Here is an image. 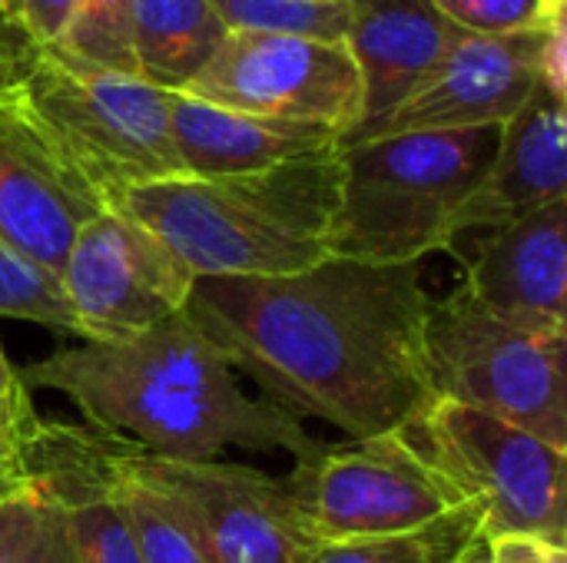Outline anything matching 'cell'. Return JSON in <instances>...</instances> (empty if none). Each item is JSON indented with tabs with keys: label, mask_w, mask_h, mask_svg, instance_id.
Listing matches in <instances>:
<instances>
[{
	"label": "cell",
	"mask_w": 567,
	"mask_h": 563,
	"mask_svg": "<svg viewBox=\"0 0 567 563\" xmlns=\"http://www.w3.org/2000/svg\"><path fill=\"white\" fill-rule=\"evenodd\" d=\"M429 309L419 265L326 259L279 279H196L183 312L266 402L365 441L402 431L435 398Z\"/></svg>",
	"instance_id": "cell-1"
},
{
	"label": "cell",
	"mask_w": 567,
	"mask_h": 563,
	"mask_svg": "<svg viewBox=\"0 0 567 563\" xmlns=\"http://www.w3.org/2000/svg\"><path fill=\"white\" fill-rule=\"evenodd\" d=\"M20 382L60 392L90 431L156 458L213 461L223 448H243L309 465L326 451L302 421L249 398L186 312L130 338L56 348L20 372Z\"/></svg>",
	"instance_id": "cell-2"
},
{
	"label": "cell",
	"mask_w": 567,
	"mask_h": 563,
	"mask_svg": "<svg viewBox=\"0 0 567 563\" xmlns=\"http://www.w3.org/2000/svg\"><path fill=\"white\" fill-rule=\"evenodd\" d=\"M339 149L236 176H173L120 199L193 279H279L332 259Z\"/></svg>",
	"instance_id": "cell-3"
},
{
	"label": "cell",
	"mask_w": 567,
	"mask_h": 563,
	"mask_svg": "<svg viewBox=\"0 0 567 563\" xmlns=\"http://www.w3.org/2000/svg\"><path fill=\"white\" fill-rule=\"evenodd\" d=\"M502 126L392 133L339 146L332 259L419 265L449 252L458 209L492 166Z\"/></svg>",
	"instance_id": "cell-4"
},
{
	"label": "cell",
	"mask_w": 567,
	"mask_h": 563,
	"mask_svg": "<svg viewBox=\"0 0 567 563\" xmlns=\"http://www.w3.org/2000/svg\"><path fill=\"white\" fill-rule=\"evenodd\" d=\"M63 163L106 209L140 186L183 176L169 136V93L53 46L10 80Z\"/></svg>",
	"instance_id": "cell-5"
},
{
	"label": "cell",
	"mask_w": 567,
	"mask_h": 563,
	"mask_svg": "<svg viewBox=\"0 0 567 563\" xmlns=\"http://www.w3.org/2000/svg\"><path fill=\"white\" fill-rule=\"evenodd\" d=\"M567 332L508 322L465 285L432 302L425 372L435 398L502 418L567 451Z\"/></svg>",
	"instance_id": "cell-6"
},
{
	"label": "cell",
	"mask_w": 567,
	"mask_h": 563,
	"mask_svg": "<svg viewBox=\"0 0 567 563\" xmlns=\"http://www.w3.org/2000/svg\"><path fill=\"white\" fill-rule=\"evenodd\" d=\"M402 435L465 501L482 504L485 538L535 534L567 548V451L449 398H432Z\"/></svg>",
	"instance_id": "cell-7"
},
{
	"label": "cell",
	"mask_w": 567,
	"mask_h": 563,
	"mask_svg": "<svg viewBox=\"0 0 567 563\" xmlns=\"http://www.w3.org/2000/svg\"><path fill=\"white\" fill-rule=\"evenodd\" d=\"M183 93L249 116L326 126L342 139L362 123V76L346 40L233 30Z\"/></svg>",
	"instance_id": "cell-8"
},
{
	"label": "cell",
	"mask_w": 567,
	"mask_h": 563,
	"mask_svg": "<svg viewBox=\"0 0 567 563\" xmlns=\"http://www.w3.org/2000/svg\"><path fill=\"white\" fill-rule=\"evenodd\" d=\"M282 484L319 544L412 531L465 504L402 431L326 448Z\"/></svg>",
	"instance_id": "cell-9"
},
{
	"label": "cell",
	"mask_w": 567,
	"mask_h": 563,
	"mask_svg": "<svg viewBox=\"0 0 567 563\" xmlns=\"http://www.w3.org/2000/svg\"><path fill=\"white\" fill-rule=\"evenodd\" d=\"M80 342H116L179 315L193 272L136 219L103 209L80 226L60 272Z\"/></svg>",
	"instance_id": "cell-10"
},
{
	"label": "cell",
	"mask_w": 567,
	"mask_h": 563,
	"mask_svg": "<svg viewBox=\"0 0 567 563\" xmlns=\"http://www.w3.org/2000/svg\"><path fill=\"white\" fill-rule=\"evenodd\" d=\"M133 461L193 511L216 563H309L319 541L289 491L266 471L229 461H173L126 445Z\"/></svg>",
	"instance_id": "cell-11"
},
{
	"label": "cell",
	"mask_w": 567,
	"mask_h": 563,
	"mask_svg": "<svg viewBox=\"0 0 567 563\" xmlns=\"http://www.w3.org/2000/svg\"><path fill=\"white\" fill-rule=\"evenodd\" d=\"M103 209L40 133L20 93L0 83V239L56 275L80 226Z\"/></svg>",
	"instance_id": "cell-12"
},
{
	"label": "cell",
	"mask_w": 567,
	"mask_h": 563,
	"mask_svg": "<svg viewBox=\"0 0 567 563\" xmlns=\"http://www.w3.org/2000/svg\"><path fill=\"white\" fill-rule=\"evenodd\" d=\"M545 30L515 37H482L458 30L422 86L362 139L508 123L538 86V46Z\"/></svg>",
	"instance_id": "cell-13"
},
{
	"label": "cell",
	"mask_w": 567,
	"mask_h": 563,
	"mask_svg": "<svg viewBox=\"0 0 567 563\" xmlns=\"http://www.w3.org/2000/svg\"><path fill=\"white\" fill-rule=\"evenodd\" d=\"M462 285L508 322L567 332V199L478 232L465 252Z\"/></svg>",
	"instance_id": "cell-14"
},
{
	"label": "cell",
	"mask_w": 567,
	"mask_h": 563,
	"mask_svg": "<svg viewBox=\"0 0 567 563\" xmlns=\"http://www.w3.org/2000/svg\"><path fill=\"white\" fill-rule=\"evenodd\" d=\"M558 199H567V110L561 96L535 86L525 106L502 123L492 166L458 209L452 246L505 229Z\"/></svg>",
	"instance_id": "cell-15"
},
{
	"label": "cell",
	"mask_w": 567,
	"mask_h": 563,
	"mask_svg": "<svg viewBox=\"0 0 567 563\" xmlns=\"http://www.w3.org/2000/svg\"><path fill=\"white\" fill-rule=\"evenodd\" d=\"M346 46L362 76V123L342 139H362L439 66L458 27L432 0H346Z\"/></svg>",
	"instance_id": "cell-16"
},
{
	"label": "cell",
	"mask_w": 567,
	"mask_h": 563,
	"mask_svg": "<svg viewBox=\"0 0 567 563\" xmlns=\"http://www.w3.org/2000/svg\"><path fill=\"white\" fill-rule=\"evenodd\" d=\"M27 461L56 491L66 511L76 563H143L116 498L103 435L37 418Z\"/></svg>",
	"instance_id": "cell-17"
},
{
	"label": "cell",
	"mask_w": 567,
	"mask_h": 563,
	"mask_svg": "<svg viewBox=\"0 0 567 563\" xmlns=\"http://www.w3.org/2000/svg\"><path fill=\"white\" fill-rule=\"evenodd\" d=\"M169 136L183 176L259 173L292 159L336 153L342 143V136L326 126L249 116L186 93H169Z\"/></svg>",
	"instance_id": "cell-18"
},
{
	"label": "cell",
	"mask_w": 567,
	"mask_h": 563,
	"mask_svg": "<svg viewBox=\"0 0 567 563\" xmlns=\"http://www.w3.org/2000/svg\"><path fill=\"white\" fill-rule=\"evenodd\" d=\"M229 27L209 0H133L130 56L143 83L183 93L216 56Z\"/></svg>",
	"instance_id": "cell-19"
},
{
	"label": "cell",
	"mask_w": 567,
	"mask_h": 563,
	"mask_svg": "<svg viewBox=\"0 0 567 563\" xmlns=\"http://www.w3.org/2000/svg\"><path fill=\"white\" fill-rule=\"evenodd\" d=\"M120 508L143 563H216L193 511L179 494L153 481L130 455L126 441L106 438Z\"/></svg>",
	"instance_id": "cell-20"
},
{
	"label": "cell",
	"mask_w": 567,
	"mask_h": 563,
	"mask_svg": "<svg viewBox=\"0 0 567 563\" xmlns=\"http://www.w3.org/2000/svg\"><path fill=\"white\" fill-rule=\"evenodd\" d=\"M482 504L465 501L412 531L326 541L316 548L309 563H449L482 534Z\"/></svg>",
	"instance_id": "cell-21"
},
{
	"label": "cell",
	"mask_w": 567,
	"mask_h": 563,
	"mask_svg": "<svg viewBox=\"0 0 567 563\" xmlns=\"http://www.w3.org/2000/svg\"><path fill=\"white\" fill-rule=\"evenodd\" d=\"M0 563H76L66 511L30 468V484L0 504Z\"/></svg>",
	"instance_id": "cell-22"
},
{
	"label": "cell",
	"mask_w": 567,
	"mask_h": 563,
	"mask_svg": "<svg viewBox=\"0 0 567 563\" xmlns=\"http://www.w3.org/2000/svg\"><path fill=\"white\" fill-rule=\"evenodd\" d=\"M219 20L252 33H302L319 40H346V0H209Z\"/></svg>",
	"instance_id": "cell-23"
},
{
	"label": "cell",
	"mask_w": 567,
	"mask_h": 563,
	"mask_svg": "<svg viewBox=\"0 0 567 563\" xmlns=\"http://www.w3.org/2000/svg\"><path fill=\"white\" fill-rule=\"evenodd\" d=\"M0 319H20L80 338L60 279L50 269L10 249L3 239H0Z\"/></svg>",
	"instance_id": "cell-24"
},
{
	"label": "cell",
	"mask_w": 567,
	"mask_h": 563,
	"mask_svg": "<svg viewBox=\"0 0 567 563\" xmlns=\"http://www.w3.org/2000/svg\"><path fill=\"white\" fill-rule=\"evenodd\" d=\"M76 0H0V83H10L27 60L63 43Z\"/></svg>",
	"instance_id": "cell-25"
},
{
	"label": "cell",
	"mask_w": 567,
	"mask_h": 563,
	"mask_svg": "<svg viewBox=\"0 0 567 563\" xmlns=\"http://www.w3.org/2000/svg\"><path fill=\"white\" fill-rule=\"evenodd\" d=\"M130 3L133 0H76L60 50L103 70L136 76L130 56Z\"/></svg>",
	"instance_id": "cell-26"
},
{
	"label": "cell",
	"mask_w": 567,
	"mask_h": 563,
	"mask_svg": "<svg viewBox=\"0 0 567 563\" xmlns=\"http://www.w3.org/2000/svg\"><path fill=\"white\" fill-rule=\"evenodd\" d=\"M435 10L465 33L515 37L538 33L567 17V0H432Z\"/></svg>",
	"instance_id": "cell-27"
},
{
	"label": "cell",
	"mask_w": 567,
	"mask_h": 563,
	"mask_svg": "<svg viewBox=\"0 0 567 563\" xmlns=\"http://www.w3.org/2000/svg\"><path fill=\"white\" fill-rule=\"evenodd\" d=\"M33 421H37V411H27L23 418L0 425V504L30 484L27 441H30Z\"/></svg>",
	"instance_id": "cell-28"
},
{
	"label": "cell",
	"mask_w": 567,
	"mask_h": 563,
	"mask_svg": "<svg viewBox=\"0 0 567 563\" xmlns=\"http://www.w3.org/2000/svg\"><path fill=\"white\" fill-rule=\"evenodd\" d=\"M492 563H567V548L535 534H498L488 538Z\"/></svg>",
	"instance_id": "cell-29"
},
{
	"label": "cell",
	"mask_w": 567,
	"mask_h": 563,
	"mask_svg": "<svg viewBox=\"0 0 567 563\" xmlns=\"http://www.w3.org/2000/svg\"><path fill=\"white\" fill-rule=\"evenodd\" d=\"M538 86H545L555 96H567V17L555 20L542 33L538 46Z\"/></svg>",
	"instance_id": "cell-30"
},
{
	"label": "cell",
	"mask_w": 567,
	"mask_h": 563,
	"mask_svg": "<svg viewBox=\"0 0 567 563\" xmlns=\"http://www.w3.org/2000/svg\"><path fill=\"white\" fill-rule=\"evenodd\" d=\"M27 411H33L30 392L20 382V372L10 365V358L3 355V345H0V425L13 421V418H23Z\"/></svg>",
	"instance_id": "cell-31"
},
{
	"label": "cell",
	"mask_w": 567,
	"mask_h": 563,
	"mask_svg": "<svg viewBox=\"0 0 567 563\" xmlns=\"http://www.w3.org/2000/svg\"><path fill=\"white\" fill-rule=\"evenodd\" d=\"M449 563H492V551H488V538L485 534H478L455 561Z\"/></svg>",
	"instance_id": "cell-32"
}]
</instances>
